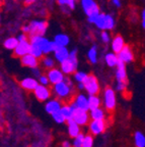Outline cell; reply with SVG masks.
I'll use <instances>...</instances> for the list:
<instances>
[{
    "label": "cell",
    "mask_w": 145,
    "mask_h": 147,
    "mask_svg": "<svg viewBox=\"0 0 145 147\" xmlns=\"http://www.w3.org/2000/svg\"><path fill=\"white\" fill-rule=\"evenodd\" d=\"M62 147H71V144L68 141H64L63 144H62Z\"/></svg>",
    "instance_id": "obj_45"
},
{
    "label": "cell",
    "mask_w": 145,
    "mask_h": 147,
    "mask_svg": "<svg viewBox=\"0 0 145 147\" xmlns=\"http://www.w3.org/2000/svg\"><path fill=\"white\" fill-rule=\"evenodd\" d=\"M0 22H1V16H0Z\"/></svg>",
    "instance_id": "obj_48"
},
{
    "label": "cell",
    "mask_w": 145,
    "mask_h": 147,
    "mask_svg": "<svg viewBox=\"0 0 145 147\" xmlns=\"http://www.w3.org/2000/svg\"><path fill=\"white\" fill-rule=\"evenodd\" d=\"M117 71H116V79L118 82L127 83V73H126V67L123 61L118 59V62L116 64Z\"/></svg>",
    "instance_id": "obj_13"
},
{
    "label": "cell",
    "mask_w": 145,
    "mask_h": 147,
    "mask_svg": "<svg viewBox=\"0 0 145 147\" xmlns=\"http://www.w3.org/2000/svg\"><path fill=\"white\" fill-rule=\"evenodd\" d=\"M61 106H62V103L59 100H57V99H53V100L48 101L47 104H46V106H45V108H46V111H47L48 113L52 115V113H55V111L60 110Z\"/></svg>",
    "instance_id": "obj_18"
},
{
    "label": "cell",
    "mask_w": 145,
    "mask_h": 147,
    "mask_svg": "<svg viewBox=\"0 0 145 147\" xmlns=\"http://www.w3.org/2000/svg\"><path fill=\"white\" fill-rule=\"evenodd\" d=\"M104 16H106V13H98V16L95 18L94 22H93V24L95 25V27L98 28L100 30H106V20H104Z\"/></svg>",
    "instance_id": "obj_24"
},
{
    "label": "cell",
    "mask_w": 145,
    "mask_h": 147,
    "mask_svg": "<svg viewBox=\"0 0 145 147\" xmlns=\"http://www.w3.org/2000/svg\"><path fill=\"white\" fill-rule=\"evenodd\" d=\"M46 76H47L48 79H49V83H51V84H53V85H55V84H57V83L62 82V81L65 80V79H64V74L61 71V69H54V67L49 69Z\"/></svg>",
    "instance_id": "obj_9"
},
{
    "label": "cell",
    "mask_w": 145,
    "mask_h": 147,
    "mask_svg": "<svg viewBox=\"0 0 145 147\" xmlns=\"http://www.w3.org/2000/svg\"><path fill=\"white\" fill-rule=\"evenodd\" d=\"M104 60H106V63H107L110 67H116V64L118 62V56H117L116 53L110 52L106 54Z\"/></svg>",
    "instance_id": "obj_23"
},
{
    "label": "cell",
    "mask_w": 145,
    "mask_h": 147,
    "mask_svg": "<svg viewBox=\"0 0 145 147\" xmlns=\"http://www.w3.org/2000/svg\"><path fill=\"white\" fill-rule=\"evenodd\" d=\"M72 119L77 125H79V126H84V125L88 124L89 115H88V113H87V110L76 108V109L73 111Z\"/></svg>",
    "instance_id": "obj_7"
},
{
    "label": "cell",
    "mask_w": 145,
    "mask_h": 147,
    "mask_svg": "<svg viewBox=\"0 0 145 147\" xmlns=\"http://www.w3.org/2000/svg\"><path fill=\"white\" fill-rule=\"evenodd\" d=\"M90 117L92 119H104V111L100 107L91 109L90 110Z\"/></svg>",
    "instance_id": "obj_28"
},
{
    "label": "cell",
    "mask_w": 145,
    "mask_h": 147,
    "mask_svg": "<svg viewBox=\"0 0 145 147\" xmlns=\"http://www.w3.org/2000/svg\"><path fill=\"white\" fill-rule=\"evenodd\" d=\"M78 89H79V90H83L84 89L83 83H79V84H78Z\"/></svg>",
    "instance_id": "obj_46"
},
{
    "label": "cell",
    "mask_w": 145,
    "mask_h": 147,
    "mask_svg": "<svg viewBox=\"0 0 145 147\" xmlns=\"http://www.w3.org/2000/svg\"><path fill=\"white\" fill-rule=\"evenodd\" d=\"M72 84H71L70 81L66 83L65 81H62L54 85V93L56 96H58L61 99L68 98L70 96V94L72 93Z\"/></svg>",
    "instance_id": "obj_3"
},
{
    "label": "cell",
    "mask_w": 145,
    "mask_h": 147,
    "mask_svg": "<svg viewBox=\"0 0 145 147\" xmlns=\"http://www.w3.org/2000/svg\"><path fill=\"white\" fill-rule=\"evenodd\" d=\"M100 38H102V40L104 43H109L110 42V35L106 30L102 31V35H100Z\"/></svg>",
    "instance_id": "obj_39"
},
{
    "label": "cell",
    "mask_w": 145,
    "mask_h": 147,
    "mask_svg": "<svg viewBox=\"0 0 145 147\" xmlns=\"http://www.w3.org/2000/svg\"><path fill=\"white\" fill-rule=\"evenodd\" d=\"M69 37L65 34H58L55 36L54 42L58 47H62V46H65L67 47V45L69 44Z\"/></svg>",
    "instance_id": "obj_21"
},
{
    "label": "cell",
    "mask_w": 145,
    "mask_h": 147,
    "mask_svg": "<svg viewBox=\"0 0 145 147\" xmlns=\"http://www.w3.org/2000/svg\"><path fill=\"white\" fill-rule=\"evenodd\" d=\"M104 20H106V31L112 30L115 27V18H114V16L112 14H106Z\"/></svg>",
    "instance_id": "obj_31"
},
{
    "label": "cell",
    "mask_w": 145,
    "mask_h": 147,
    "mask_svg": "<svg viewBox=\"0 0 145 147\" xmlns=\"http://www.w3.org/2000/svg\"><path fill=\"white\" fill-rule=\"evenodd\" d=\"M113 1V4L115 5L116 7H121L122 3H121V0H112Z\"/></svg>",
    "instance_id": "obj_42"
},
{
    "label": "cell",
    "mask_w": 145,
    "mask_h": 147,
    "mask_svg": "<svg viewBox=\"0 0 145 147\" xmlns=\"http://www.w3.org/2000/svg\"><path fill=\"white\" fill-rule=\"evenodd\" d=\"M67 124H68V133L70 137L74 138L75 136H77L80 133L79 125H77L76 123L73 121V119H67Z\"/></svg>",
    "instance_id": "obj_20"
},
{
    "label": "cell",
    "mask_w": 145,
    "mask_h": 147,
    "mask_svg": "<svg viewBox=\"0 0 145 147\" xmlns=\"http://www.w3.org/2000/svg\"><path fill=\"white\" fill-rule=\"evenodd\" d=\"M93 145V138L90 135H86L83 137L82 140V145L81 147H92Z\"/></svg>",
    "instance_id": "obj_33"
},
{
    "label": "cell",
    "mask_w": 145,
    "mask_h": 147,
    "mask_svg": "<svg viewBox=\"0 0 145 147\" xmlns=\"http://www.w3.org/2000/svg\"><path fill=\"white\" fill-rule=\"evenodd\" d=\"M117 56H118V59L123 61L124 63H129V62L133 61L134 59L133 51L128 45H124V47L121 49L120 52L117 53Z\"/></svg>",
    "instance_id": "obj_8"
},
{
    "label": "cell",
    "mask_w": 145,
    "mask_h": 147,
    "mask_svg": "<svg viewBox=\"0 0 145 147\" xmlns=\"http://www.w3.org/2000/svg\"><path fill=\"white\" fill-rule=\"evenodd\" d=\"M104 107L107 108L108 110H110V111L115 109L116 95H115V91L113 89H111V88H107V89L104 90Z\"/></svg>",
    "instance_id": "obj_6"
},
{
    "label": "cell",
    "mask_w": 145,
    "mask_h": 147,
    "mask_svg": "<svg viewBox=\"0 0 145 147\" xmlns=\"http://www.w3.org/2000/svg\"><path fill=\"white\" fill-rule=\"evenodd\" d=\"M23 32L25 33V34H29V32H30V27H29V25L23 26Z\"/></svg>",
    "instance_id": "obj_43"
},
{
    "label": "cell",
    "mask_w": 145,
    "mask_h": 147,
    "mask_svg": "<svg viewBox=\"0 0 145 147\" xmlns=\"http://www.w3.org/2000/svg\"><path fill=\"white\" fill-rule=\"evenodd\" d=\"M87 58L90 61V63H96V61H98V49H96V46H92L88 50Z\"/></svg>",
    "instance_id": "obj_27"
},
{
    "label": "cell",
    "mask_w": 145,
    "mask_h": 147,
    "mask_svg": "<svg viewBox=\"0 0 145 147\" xmlns=\"http://www.w3.org/2000/svg\"><path fill=\"white\" fill-rule=\"evenodd\" d=\"M87 77V74L84 71H74V79L78 83H83V81Z\"/></svg>",
    "instance_id": "obj_34"
},
{
    "label": "cell",
    "mask_w": 145,
    "mask_h": 147,
    "mask_svg": "<svg viewBox=\"0 0 145 147\" xmlns=\"http://www.w3.org/2000/svg\"><path fill=\"white\" fill-rule=\"evenodd\" d=\"M30 47H31V44H30V41H29V40L18 42L16 47L13 49L14 56L21 57V56H23V55L30 53Z\"/></svg>",
    "instance_id": "obj_12"
},
{
    "label": "cell",
    "mask_w": 145,
    "mask_h": 147,
    "mask_svg": "<svg viewBox=\"0 0 145 147\" xmlns=\"http://www.w3.org/2000/svg\"><path fill=\"white\" fill-rule=\"evenodd\" d=\"M87 104H88V109H94L100 106V99L96 95H89L87 97Z\"/></svg>",
    "instance_id": "obj_22"
},
{
    "label": "cell",
    "mask_w": 145,
    "mask_h": 147,
    "mask_svg": "<svg viewBox=\"0 0 145 147\" xmlns=\"http://www.w3.org/2000/svg\"><path fill=\"white\" fill-rule=\"evenodd\" d=\"M84 135L82 133H79L77 136L74 137V141H73V147H81L82 140H83Z\"/></svg>",
    "instance_id": "obj_37"
},
{
    "label": "cell",
    "mask_w": 145,
    "mask_h": 147,
    "mask_svg": "<svg viewBox=\"0 0 145 147\" xmlns=\"http://www.w3.org/2000/svg\"><path fill=\"white\" fill-rule=\"evenodd\" d=\"M35 96L40 101H46L51 97V91L47 86H44L39 84L37 88L34 90Z\"/></svg>",
    "instance_id": "obj_10"
},
{
    "label": "cell",
    "mask_w": 145,
    "mask_h": 147,
    "mask_svg": "<svg viewBox=\"0 0 145 147\" xmlns=\"http://www.w3.org/2000/svg\"><path fill=\"white\" fill-rule=\"evenodd\" d=\"M126 84L127 83H123V82H118L117 83V90L118 91H123L126 88Z\"/></svg>",
    "instance_id": "obj_41"
},
{
    "label": "cell",
    "mask_w": 145,
    "mask_h": 147,
    "mask_svg": "<svg viewBox=\"0 0 145 147\" xmlns=\"http://www.w3.org/2000/svg\"><path fill=\"white\" fill-rule=\"evenodd\" d=\"M60 111H61L62 115H63L64 117H65V119L67 121V119H72L73 111H74V110L72 109V107H71L69 104H65V105L61 106Z\"/></svg>",
    "instance_id": "obj_25"
},
{
    "label": "cell",
    "mask_w": 145,
    "mask_h": 147,
    "mask_svg": "<svg viewBox=\"0 0 145 147\" xmlns=\"http://www.w3.org/2000/svg\"><path fill=\"white\" fill-rule=\"evenodd\" d=\"M54 55H55V59H56L58 62L61 63V62L64 61L66 58H68L69 50L67 49V47H65V46L58 47V48L54 51Z\"/></svg>",
    "instance_id": "obj_15"
},
{
    "label": "cell",
    "mask_w": 145,
    "mask_h": 147,
    "mask_svg": "<svg viewBox=\"0 0 145 147\" xmlns=\"http://www.w3.org/2000/svg\"><path fill=\"white\" fill-rule=\"evenodd\" d=\"M141 21H142V27L145 28V10H142V18H141Z\"/></svg>",
    "instance_id": "obj_44"
},
{
    "label": "cell",
    "mask_w": 145,
    "mask_h": 147,
    "mask_svg": "<svg viewBox=\"0 0 145 147\" xmlns=\"http://www.w3.org/2000/svg\"><path fill=\"white\" fill-rule=\"evenodd\" d=\"M52 117L53 119H54L55 122L57 123V124H63V123H65V117H64V115H62V113L60 111V110H58V111H55V113H52Z\"/></svg>",
    "instance_id": "obj_32"
},
{
    "label": "cell",
    "mask_w": 145,
    "mask_h": 147,
    "mask_svg": "<svg viewBox=\"0 0 145 147\" xmlns=\"http://www.w3.org/2000/svg\"><path fill=\"white\" fill-rule=\"evenodd\" d=\"M125 45V41H124V38L120 35L118 36H116L115 38L113 39L112 41V50L114 51V53H119L121 51V49L124 47Z\"/></svg>",
    "instance_id": "obj_17"
},
{
    "label": "cell",
    "mask_w": 145,
    "mask_h": 147,
    "mask_svg": "<svg viewBox=\"0 0 145 147\" xmlns=\"http://www.w3.org/2000/svg\"><path fill=\"white\" fill-rule=\"evenodd\" d=\"M74 103L77 108L83 110H88V104H87V97L84 94H78L75 97Z\"/></svg>",
    "instance_id": "obj_19"
},
{
    "label": "cell",
    "mask_w": 145,
    "mask_h": 147,
    "mask_svg": "<svg viewBox=\"0 0 145 147\" xmlns=\"http://www.w3.org/2000/svg\"><path fill=\"white\" fill-rule=\"evenodd\" d=\"M83 85L88 95H96L100 92L98 81L93 75H87L86 79L83 81Z\"/></svg>",
    "instance_id": "obj_5"
},
{
    "label": "cell",
    "mask_w": 145,
    "mask_h": 147,
    "mask_svg": "<svg viewBox=\"0 0 145 147\" xmlns=\"http://www.w3.org/2000/svg\"><path fill=\"white\" fill-rule=\"evenodd\" d=\"M21 64L25 65V67H31V69H35V67H38L39 58L35 57L34 55H32L31 53H27V54L21 56Z\"/></svg>",
    "instance_id": "obj_14"
},
{
    "label": "cell",
    "mask_w": 145,
    "mask_h": 147,
    "mask_svg": "<svg viewBox=\"0 0 145 147\" xmlns=\"http://www.w3.org/2000/svg\"><path fill=\"white\" fill-rule=\"evenodd\" d=\"M35 1H36V0H25V4H32Z\"/></svg>",
    "instance_id": "obj_47"
},
{
    "label": "cell",
    "mask_w": 145,
    "mask_h": 147,
    "mask_svg": "<svg viewBox=\"0 0 145 147\" xmlns=\"http://www.w3.org/2000/svg\"><path fill=\"white\" fill-rule=\"evenodd\" d=\"M135 145L136 147H145V137L141 132L135 134Z\"/></svg>",
    "instance_id": "obj_30"
},
{
    "label": "cell",
    "mask_w": 145,
    "mask_h": 147,
    "mask_svg": "<svg viewBox=\"0 0 145 147\" xmlns=\"http://www.w3.org/2000/svg\"><path fill=\"white\" fill-rule=\"evenodd\" d=\"M17 43H18V41L15 37H9V38H7L4 41L3 45H4L5 48L8 49V50H13L16 47V45H17Z\"/></svg>",
    "instance_id": "obj_26"
},
{
    "label": "cell",
    "mask_w": 145,
    "mask_h": 147,
    "mask_svg": "<svg viewBox=\"0 0 145 147\" xmlns=\"http://www.w3.org/2000/svg\"><path fill=\"white\" fill-rule=\"evenodd\" d=\"M80 2H81V6L83 8L84 12L87 16L88 22L93 24L95 18L100 13L98 5L96 4L94 0H80Z\"/></svg>",
    "instance_id": "obj_2"
},
{
    "label": "cell",
    "mask_w": 145,
    "mask_h": 147,
    "mask_svg": "<svg viewBox=\"0 0 145 147\" xmlns=\"http://www.w3.org/2000/svg\"><path fill=\"white\" fill-rule=\"evenodd\" d=\"M21 85L23 89L27 90V91H34L37 86L39 85V82L34 78H25L23 80H21Z\"/></svg>",
    "instance_id": "obj_16"
},
{
    "label": "cell",
    "mask_w": 145,
    "mask_h": 147,
    "mask_svg": "<svg viewBox=\"0 0 145 147\" xmlns=\"http://www.w3.org/2000/svg\"><path fill=\"white\" fill-rule=\"evenodd\" d=\"M30 27V36H44L47 32L48 23L45 21H33L29 25Z\"/></svg>",
    "instance_id": "obj_4"
},
{
    "label": "cell",
    "mask_w": 145,
    "mask_h": 147,
    "mask_svg": "<svg viewBox=\"0 0 145 147\" xmlns=\"http://www.w3.org/2000/svg\"><path fill=\"white\" fill-rule=\"evenodd\" d=\"M43 64H44V67H45L46 69H52V67H54L55 61H54V59H53L52 57H49V56H47V57H45L43 59Z\"/></svg>",
    "instance_id": "obj_35"
},
{
    "label": "cell",
    "mask_w": 145,
    "mask_h": 147,
    "mask_svg": "<svg viewBox=\"0 0 145 147\" xmlns=\"http://www.w3.org/2000/svg\"><path fill=\"white\" fill-rule=\"evenodd\" d=\"M61 6H68L70 9H74L75 7V0H58Z\"/></svg>",
    "instance_id": "obj_36"
},
{
    "label": "cell",
    "mask_w": 145,
    "mask_h": 147,
    "mask_svg": "<svg viewBox=\"0 0 145 147\" xmlns=\"http://www.w3.org/2000/svg\"><path fill=\"white\" fill-rule=\"evenodd\" d=\"M106 130V122L104 119H92L89 123V131L92 135L102 134Z\"/></svg>",
    "instance_id": "obj_11"
},
{
    "label": "cell",
    "mask_w": 145,
    "mask_h": 147,
    "mask_svg": "<svg viewBox=\"0 0 145 147\" xmlns=\"http://www.w3.org/2000/svg\"><path fill=\"white\" fill-rule=\"evenodd\" d=\"M16 39H17L18 42L27 41V40H29V39H27V34H25V33H23V34H21V35H18Z\"/></svg>",
    "instance_id": "obj_40"
},
{
    "label": "cell",
    "mask_w": 145,
    "mask_h": 147,
    "mask_svg": "<svg viewBox=\"0 0 145 147\" xmlns=\"http://www.w3.org/2000/svg\"><path fill=\"white\" fill-rule=\"evenodd\" d=\"M40 78H39V83L41 84V85H44V86H48L49 85V79H48L47 76L45 75H40Z\"/></svg>",
    "instance_id": "obj_38"
},
{
    "label": "cell",
    "mask_w": 145,
    "mask_h": 147,
    "mask_svg": "<svg viewBox=\"0 0 145 147\" xmlns=\"http://www.w3.org/2000/svg\"><path fill=\"white\" fill-rule=\"evenodd\" d=\"M61 71L65 75H70L76 71L78 67V60H77V51L72 50L69 52L68 58H66L61 63Z\"/></svg>",
    "instance_id": "obj_1"
},
{
    "label": "cell",
    "mask_w": 145,
    "mask_h": 147,
    "mask_svg": "<svg viewBox=\"0 0 145 147\" xmlns=\"http://www.w3.org/2000/svg\"><path fill=\"white\" fill-rule=\"evenodd\" d=\"M31 44V47H30V53L32 55H34L35 57L37 58H41L43 56V52H42L41 48H40V46L38 44Z\"/></svg>",
    "instance_id": "obj_29"
}]
</instances>
